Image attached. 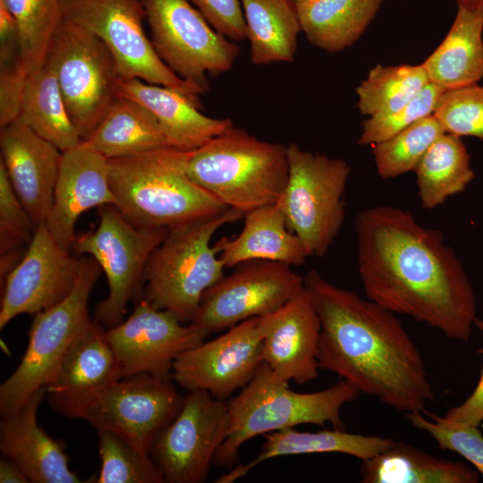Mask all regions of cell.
<instances>
[{"label": "cell", "mask_w": 483, "mask_h": 483, "mask_svg": "<svg viewBox=\"0 0 483 483\" xmlns=\"http://www.w3.org/2000/svg\"><path fill=\"white\" fill-rule=\"evenodd\" d=\"M82 265L83 258L62 249L40 223L22 258L1 280L0 329L17 316H34L65 299Z\"/></svg>", "instance_id": "obj_18"}, {"label": "cell", "mask_w": 483, "mask_h": 483, "mask_svg": "<svg viewBox=\"0 0 483 483\" xmlns=\"http://www.w3.org/2000/svg\"><path fill=\"white\" fill-rule=\"evenodd\" d=\"M288 173L287 146L234 126L191 151L188 160L193 182L243 214L277 203Z\"/></svg>", "instance_id": "obj_6"}, {"label": "cell", "mask_w": 483, "mask_h": 483, "mask_svg": "<svg viewBox=\"0 0 483 483\" xmlns=\"http://www.w3.org/2000/svg\"><path fill=\"white\" fill-rule=\"evenodd\" d=\"M100 468L97 483H164V477L150 454L143 453L119 436L97 430Z\"/></svg>", "instance_id": "obj_37"}, {"label": "cell", "mask_w": 483, "mask_h": 483, "mask_svg": "<svg viewBox=\"0 0 483 483\" xmlns=\"http://www.w3.org/2000/svg\"><path fill=\"white\" fill-rule=\"evenodd\" d=\"M288 385L263 363L250 383L227 401L229 431L213 465L232 466L238 459L242 445L260 435L301 424L324 427L327 422L334 428L344 429L341 409L360 394L353 385L343 379L312 393L295 392Z\"/></svg>", "instance_id": "obj_4"}, {"label": "cell", "mask_w": 483, "mask_h": 483, "mask_svg": "<svg viewBox=\"0 0 483 483\" xmlns=\"http://www.w3.org/2000/svg\"><path fill=\"white\" fill-rule=\"evenodd\" d=\"M171 379L146 373L122 377L93 402L83 419L96 430L113 432L150 454L154 439L183 402Z\"/></svg>", "instance_id": "obj_15"}, {"label": "cell", "mask_w": 483, "mask_h": 483, "mask_svg": "<svg viewBox=\"0 0 483 483\" xmlns=\"http://www.w3.org/2000/svg\"><path fill=\"white\" fill-rule=\"evenodd\" d=\"M416 428L428 433L444 450L459 453L483 477V435L479 427L462 424L428 411L406 413Z\"/></svg>", "instance_id": "obj_39"}, {"label": "cell", "mask_w": 483, "mask_h": 483, "mask_svg": "<svg viewBox=\"0 0 483 483\" xmlns=\"http://www.w3.org/2000/svg\"><path fill=\"white\" fill-rule=\"evenodd\" d=\"M27 75L19 64L0 66V127L18 120Z\"/></svg>", "instance_id": "obj_43"}, {"label": "cell", "mask_w": 483, "mask_h": 483, "mask_svg": "<svg viewBox=\"0 0 483 483\" xmlns=\"http://www.w3.org/2000/svg\"><path fill=\"white\" fill-rule=\"evenodd\" d=\"M101 270L93 258L84 257L70 294L33 316L24 355L0 386L1 416L18 410L33 393L53 380L69 350L91 325L88 304Z\"/></svg>", "instance_id": "obj_7"}, {"label": "cell", "mask_w": 483, "mask_h": 483, "mask_svg": "<svg viewBox=\"0 0 483 483\" xmlns=\"http://www.w3.org/2000/svg\"><path fill=\"white\" fill-rule=\"evenodd\" d=\"M457 13L441 44L422 63L429 81L450 90L483 80V0H455Z\"/></svg>", "instance_id": "obj_25"}, {"label": "cell", "mask_w": 483, "mask_h": 483, "mask_svg": "<svg viewBox=\"0 0 483 483\" xmlns=\"http://www.w3.org/2000/svg\"><path fill=\"white\" fill-rule=\"evenodd\" d=\"M429 82L422 64H377L357 87L356 106L363 115L390 114L411 101Z\"/></svg>", "instance_id": "obj_34"}, {"label": "cell", "mask_w": 483, "mask_h": 483, "mask_svg": "<svg viewBox=\"0 0 483 483\" xmlns=\"http://www.w3.org/2000/svg\"><path fill=\"white\" fill-rule=\"evenodd\" d=\"M293 3L295 4H298V3H301V2H303V1H307V0H292Z\"/></svg>", "instance_id": "obj_47"}, {"label": "cell", "mask_w": 483, "mask_h": 483, "mask_svg": "<svg viewBox=\"0 0 483 483\" xmlns=\"http://www.w3.org/2000/svg\"><path fill=\"white\" fill-rule=\"evenodd\" d=\"M206 21L228 39H246V23L242 0H190Z\"/></svg>", "instance_id": "obj_42"}, {"label": "cell", "mask_w": 483, "mask_h": 483, "mask_svg": "<svg viewBox=\"0 0 483 483\" xmlns=\"http://www.w3.org/2000/svg\"><path fill=\"white\" fill-rule=\"evenodd\" d=\"M250 43V61L256 65L292 62L301 31L292 0H242Z\"/></svg>", "instance_id": "obj_31"}, {"label": "cell", "mask_w": 483, "mask_h": 483, "mask_svg": "<svg viewBox=\"0 0 483 483\" xmlns=\"http://www.w3.org/2000/svg\"><path fill=\"white\" fill-rule=\"evenodd\" d=\"M64 19L97 36L112 54L120 78L178 90L203 108L200 88L182 80L157 55L146 35L141 0H62Z\"/></svg>", "instance_id": "obj_11"}, {"label": "cell", "mask_w": 483, "mask_h": 483, "mask_svg": "<svg viewBox=\"0 0 483 483\" xmlns=\"http://www.w3.org/2000/svg\"><path fill=\"white\" fill-rule=\"evenodd\" d=\"M20 37L16 20L3 0H0V66L18 63Z\"/></svg>", "instance_id": "obj_45"}, {"label": "cell", "mask_w": 483, "mask_h": 483, "mask_svg": "<svg viewBox=\"0 0 483 483\" xmlns=\"http://www.w3.org/2000/svg\"><path fill=\"white\" fill-rule=\"evenodd\" d=\"M384 0H307L295 4L301 31L317 47L337 53L364 33Z\"/></svg>", "instance_id": "obj_29"}, {"label": "cell", "mask_w": 483, "mask_h": 483, "mask_svg": "<svg viewBox=\"0 0 483 483\" xmlns=\"http://www.w3.org/2000/svg\"><path fill=\"white\" fill-rule=\"evenodd\" d=\"M14 16L20 37L19 65L28 76L44 64L64 19L62 0H3Z\"/></svg>", "instance_id": "obj_35"}, {"label": "cell", "mask_w": 483, "mask_h": 483, "mask_svg": "<svg viewBox=\"0 0 483 483\" xmlns=\"http://www.w3.org/2000/svg\"><path fill=\"white\" fill-rule=\"evenodd\" d=\"M0 148L13 189L38 226L50 212L63 152L18 120L1 128Z\"/></svg>", "instance_id": "obj_22"}, {"label": "cell", "mask_w": 483, "mask_h": 483, "mask_svg": "<svg viewBox=\"0 0 483 483\" xmlns=\"http://www.w3.org/2000/svg\"><path fill=\"white\" fill-rule=\"evenodd\" d=\"M18 121L62 152L82 141L70 119L55 72L47 64L27 76Z\"/></svg>", "instance_id": "obj_32"}, {"label": "cell", "mask_w": 483, "mask_h": 483, "mask_svg": "<svg viewBox=\"0 0 483 483\" xmlns=\"http://www.w3.org/2000/svg\"><path fill=\"white\" fill-rule=\"evenodd\" d=\"M433 114L445 132L483 140V86L472 84L443 91Z\"/></svg>", "instance_id": "obj_40"}, {"label": "cell", "mask_w": 483, "mask_h": 483, "mask_svg": "<svg viewBox=\"0 0 483 483\" xmlns=\"http://www.w3.org/2000/svg\"><path fill=\"white\" fill-rule=\"evenodd\" d=\"M265 442L257 457L219 477L217 483H232L247 475L261 462L281 456L340 453L368 460L386 449L394 441L378 436L352 434L344 429L301 432L293 428L264 435Z\"/></svg>", "instance_id": "obj_27"}, {"label": "cell", "mask_w": 483, "mask_h": 483, "mask_svg": "<svg viewBox=\"0 0 483 483\" xmlns=\"http://www.w3.org/2000/svg\"><path fill=\"white\" fill-rule=\"evenodd\" d=\"M414 172L420 205L426 209L464 191L475 177L462 138L447 132L434 141Z\"/></svg>", "instance_id": "obj_33"}, {"label": "cell", "mask_w": 483, "mask_h": 483, "mask_svg": "<svg viewBox=\"0 0 483 483\" xmlns=\"http://www.w3.org/2000/svg\"><path fill=\"white\" fill-rule=\"evenodd\" d=\"M98 216V225L76 235L72 249L93 258L106 275L109 292L96 306L95 320L110 328L124 319L131 301L142 297L146 264L168 228L135 227L114 205L99 207Z\"/></svg>", "instance_id": "obj_10"}, {"label": "cell", "mask_w": 483, "mask_h": 483, "mask_svg": "<svg viewBox=\"0 0 483 483\" xmlns=\"http://www.w3.org/2000/svg\"><path fill=\"white\" fill-rule=\"evenodd\" d=\"M445 131L440 123L431 114L373 145L377 174L389 179L414 171L429 147Z\"/></svg>", "instance_id": "obj_36"}, {"label": "cell", "mask_w": 483, "mask_h": 483, "mask_svg": "<svg viewBox=\"0 0 483 483\" xmlns=\"http://www.w3.org/2000/svg\"><path fill=\"white\" fill-rule=\"evenodd\" d=\"M357 265L368 299L468 342L477 300L468 274L444 234L408 210L376 206L355 218Z\"/></svg>", "instance_id": "obj_1"}, {"label": "cell", "mask_w": 483, "mask_h": 483, "mask_svg": "<svg viewBox=\"0 0 483 483\" xmlns=\"http://www.w3.org/2000/svg\"><path fill=\"white\" fill-rule=\"evenodd\" d=\"M120 378V367L106 330L93 320L45 390L54 411L69 419H83L93 402Z\"/></svg>", "instance_id": "obj_20"}, {"label": "cell", "mask_w": 483, "mask_h": 483, "mask_svg": "<svg viewBox=\"0 0 483 483\" xmlns=\"http://www.w3.org/2000/svg\"><path fill=\"white\" fill-rule=\"evenodd\" d=\"M37 225L22 206L0 161V276L1 280L24 256Z\"/></svg>", "instance_id": "obj_38"}, {"label": "cell", "mask_w": 483, "mask_h": 483, "mask_svg": "<svg viewBox=\"0 0 483 483\" xmlns=\"http://www.w3.org/2000/svg\"><path fill=\"white\" fill-rule=\"evenodd\" d=\"M45 64L55 72L79 136L86 140L118 97L120 76L112 54L97 36L64 18Z\"/></svg>", "instance_id": "obj_9"}, {"label": "cell", "mask_w": 483, "mask_h": 483, "mask_svg": "<svg viewBox=\"0 0 483 483\" xmlns=\"http://www.w3.org/2000/svg\"><path fill=\"white\" fill-rule=\"evenodd\" d=\"M114 204L108 159L85 141L63 152L52 207L45 221L55 242L70 251L80 216L90 208Z\"/></svg>", "instance_id": "obj_21"}, {"label": "cell", "mask_w": 483, "mask_h": 483, "mask_svg": "<svg viewBox=\"0 0 483 483\" xmlns=\"http://www.w3.org/2000/svg\"><path fill=\"white\" fill-rule=\"evenodd\" d=\"M117 96L138 102L155 116L169 148L194 151L233 126L230 118H213L182 92L138 79L120 78Z\"/></svg>", "instance_id": "obj_24"}, {"label": "cell", "mask_w": 483, "mask_h": 483, "mask_svg": "<svg viewBox=\"0 0 483 483\" xmlns=\"http://www.w3.org/2000/svg\"><path fill=\"white\" fill-rule=\"evenodd\" d=\"M213 246L225 268L250 260L301 266L309 257L301 239L288 228L278 203L245 213L240 233L224 236Z\"/></svg>", "instance_id": "obj_26"}, {"label": "cell", "mask_w": 483, "mask_h": 483, "mask_svg": "<svg viewBox=\"0 0 483 483\" xmlns=\"http://www.w3.org/2000/svg\"><path fill=\"white\" fill-rule=\"evenodd\" d=\"M107 159L168 147L155 116L138 102L117 97L84 140Z\"/></svg>", "instance_id": "obj_30"}, {"label": "cell", "mask_w": 483, "mask_h": 483, "mask_svg": "<svg viewBox=\"0 0 483 483\" xmlns=\"http://www.w3.org/2000/svg\"><path fill=\"white\" fill-rule=\"evenodd\" d=\"M243 216L229 208L168 228L146 264L141 298L190 324L205 292L225 275V267L211 240L221 227Z\"/></svg>", "instance_id": "obj_5"}, {"label": "cell", "mask_w": 483, "mask_h": 483, "mask_svg": "<svg viewBox=\"0 0 483 483\" xmlns=\"http://www.w3.org/2000/svg\"><path fill=\"white\" fill-rule=\"evenodd\" d=\"M141 2L155 51L180 78L206 92L208 75L233 68L238 45L214 30L190 0Z\"/></svg>", "instance_id": "obj_12"}, {"label": "cell", "mask_w": 483, "mask_h": 483, "mask_svg": "<svg viewBox=\"0 0 483 483\" xmlns=\"http://www.w3.org/2000/svg\"><path fill=\"white\" fill-rule=\"evenodd\" d=\"M289 173L278 205L288 228L309 257H324L345 218L343 200L352 171L345 160L287 146Z\"/></svg>", "instance_id": "obj_8"}, {"label": "cell", "mask_w": 483, "mask_h": 483, "mask_svg": "<svg viewBox=\"0 0 483 483\" xmlns=\"http://www.w3.org/2000/svg\"><path fill=\"white\" fill-rule=\"evenodd\" d=\"M444 89L429 82L411 101L386 114L369 116L361 123L360 145L382 142L417 121L434 114Z\"/></svg>", "instance_id": "obj_41"}, {"label": "cell", "mask_w": 483, "mask_h": 483, "mask_svg": "<svg viewBox=\"0 0 483 483\" xmlns=\"http://www.w3.org/2000/svg\"><path fill=\"white\" fill-rule=\"evenodd\" d=\"M474 326L483 335V320L476 318ZM478 352L483 355V348ZM444 417L449 420L479 427L483 421V365L479 380L471 394L460 405L451 408Z\"/></svg>", "instance_id": "obj_44"}, {"label": "cell", "mask_w": 483, "mask_h": 483, "mask_svg": "<svg viewBox=\"0 0 483 483\" xmlns=\"http://www.w3.org/2000/svg\"><path fill=\"white\" fill-rule=\"evenodd\" d=\"M1 483H28L29 479L22 470L13 461L2 457L0 461Z\"/></svg>", "instance_id": "obj_46"}, {"label": "cell", "mask_w": 483, "mask_h": 483, "mask_svg": "<svg viewBox=\"0 0 483 483\" xmlns=\"http://www.w3.org/2000/svg\"><path fill=\"white\" fill-rule=\"evenodd\" d=\"M191 152L169 147L108 159L114 207L139 228H170L229 208L193 182Z\"/></svg>", "instance_id": "obj_3"}, {"label": "cell", "mask_w": 483, "mask_h": 483, "mask_svg": "<svg viewBox=\"0 0 483 483\" xmlns=\"http://www.w3.org/2000/svg\"><path fill=\"white\" fill-rule=\"evenodd\" d=\"M263 360L279 379L298 385L318 378L320 319L303 288L276 311L259 318Z\"/></svg>", "instance_id": "obj_19"}, {"label": "cell", "mask_w": 483, "mask_h": 483, "mask_svg": "<svg viewBox=\"0 0 483 483\" xmlns=\"http://www.w3.org/2000/svg\"><path fill=\"white\" fill-rule=\"evenodd\" d=\"M227 401L204 390L188 391L175 418L154 439L150 456L167 483L206 481L227 437Z\"/></svg>", "instance_id": "obj_13"}, {"label": "cell", "mask_w": 483, "mask_h": 483, "mask_svg": "<svg viewBox=\"0 0 483 483\" xmlns=\"http://www.w3.org/2000/svg\"><path fill=\"white\" fill-rule=\"evenodd\" d=\"M304 286L321 324L320 369L397 411H425L435 394L421 353L396 315L315 269L304 275Z\"/></svg>", "instance_id": "obj_2"}, {"label": "cell", "mask_w": 483, "mask_h": 483, "mask_svg": "<svg viewBox=\"0 0 483 483\" xmlns=\"http://www.w3.org/2000/svg\"><path fill=\"white\" fill-rule=\"evenodd\" d=\"M363 483H477L479 471L440 459L407 443L393 441L378 454L362 461Z\"/></svg>", "instance_id": "obj_28"}, {"label": "cell", "mask_w": 483, "mask_h": 483, "mask_svg": "<svg viewBox=\"0 0 483 483\" xmlns=\"http://www.w3.org/2000/svg\"><path fill=\"white\" fill-rule=\"evenodd\" d=\"M263 363L259 318L255 317L182 352L174 362L172 377L188 391L204 390L226 401L250 383Z\"/></svg>", "instance_id": "obj_17"}, {"label": "cell", "mask_w": 483, "mask_h": 483, "mask_svg": "<svg viewBox=\"0 0 483 483\" xmlns=\"http://www.w3.org/2000/svg\"><path fill=\"white\" fill-rule=\"evenodd\" d=\"M45 387L33 393L16 411L2 415V457L16 463L33 483L83 482L69 467L65 445L50 436L37 422Z\"/></svg>", "instance_id": "obj_23"}, {"label": "cell", "mask_w": 483, "mask_h": 483, "mask_svg": "<svg viewBox=\"0 0 483 483\" xmlns=\"http://www.w3.org/2000/svg\"><path fill=\"white\" fill-rule=\"evenodd\" d=\"M209 335L176 315L140 299L131 314L106 328V336L118 361L122 377L150 374L173 378L174 360Z\"/></svg>", "instance_id": "obj_16"}, {"label": "cell", "mask_w": 483, "mask_h": 483, "mask_svg": "<svg viewBox=\"0 0 483 483\" xmlns=\"http://www.w3.org/2000/svg\"><path fill=\"white\" fill-rule=\"evenodd\" d=\"M292 267L269 260L235 266L205 292L191 323L210 335L276 311L304 286V276Z\"/></svg>", "instance_id": "obj_14"}]
</instances>
